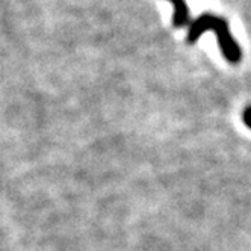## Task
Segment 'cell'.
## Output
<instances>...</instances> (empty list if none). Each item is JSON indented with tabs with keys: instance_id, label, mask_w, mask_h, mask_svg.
<instances>
[{
	"instance_id": "obj_3",
	"label": "cell",
	"mask_w": 251,
	"mask_h": 251,
	"mask_svg": "<svg viewBox=\"0 0 251 251\" xmlns=\"http://www.w3.org/2000/svg\"><path fill=\"white\" fill-rule=\"evenodd\" d=\"M244 123L251 129V107H248V109H245V112H244Z\"/></svg>"
},
{
	"instance_id": "obj_2",
	"label": "cell",
	"mask_w": 251,
	"mask_h": 251,
	"mask_svg": "<svg viewBox=\"0 0 251 251\" xmlns=\"http://www.w3.org/2000/svg\"><path fill=\"white\" fill-rule=\"evenodd\" d=\"M174 6L173 23L176 27H183L189 23V9L185 0H170Z\"/></svg>"
},
{
	"instance_id": "obj_1",
	"label": "cell",
	"mask_w": 251,
	"mask_h": 251,
	"mask_svg": "<svg viewBox=\"0 0 251 251\" xmlns=\"http://www.w3.org/2000/svg\"><path fill=\"white\" fill-rule=\"evenodd\" d=\"M207 30H212L217 35L223 56L231 64H238L242 58L241 47L236 43V40L233 38V35L230 33L227 22L221 19V17L204 14L200 19L192 22L189 26V32H188V43H195Z\"/></svg>"
}]
</instances>
